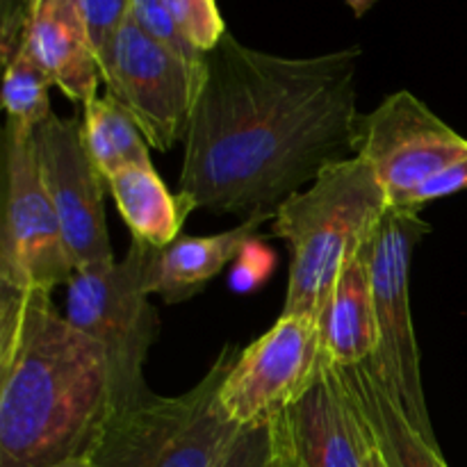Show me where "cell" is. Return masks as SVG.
Instances as JSON below:
<instances>
[{
	"instance_id": "1",
	"label": "cell",
	"mask_w": 467,
	"mask_h": 467,
	"mask_svg": "<svg viewBox=\"0 0 467 467\" xmlns=\"http://www.w3.org/2000/svg\"><path fill=\"white\" fill-rule=\"evenodd\" d=\"M360 46L283 57L226 32L182 140L178 192L217 214L276 213L331 164L354 158Z\"/></svg>"
},
{
	"instance_id": "2",
	"label": "cell",
	"mask_w": 467,
	"mask_h": 467,
	"mask_svg": "<svg viewBox=\"0 0 467 467\" xmlns=\"http://www.w3.org/2000/svg\"><path fill=\"white\" fill-rule=\"evenodd\" d=\"M112 410L108 354L46 292L0 285V467L87 456Z\"/></svg>"
},
{
	"instance_id": "3",
	"label": "cell",
	"mask_w": 467,
	"mask_h": 467,
	"mask_svg": "<svg viewBox=\"0 0 467 467\" xmlns=\"http://www.w3.org/2000/svg\"><path fill=\"white\" fill-rule=\"evenodd\" d=\"M386 208V190L360 158L331 164L278 205L272 235L290 249L281 315L319 317L342 265L363 244Z\"/></svg>"
},
{
	"instance_id": "4",
	"label": "cell",
	"mask_w": 467,
	"mask_h": 467,
	"mask_svg": "<svg viewBox=\"0 0 467 467\" xmlns=\"http://www.w3.org/2000/svg\"><path fill=\"white\" fill-rule=\"evenodd\" d=\"M237 354V347H223L182 395L150 392L135 406L112 410L87 454L94 467H217L242 431L219 400Z\"/></svg>"
},
{
	"instance_id": "5",
	"label": "cell",
	"mask_w": 467,
	"mask_h": 467,
	"mask_svg": "<svg viewBox=\"0 0 467 467\" xmlns=\"http://www.w3.org/2000/svg\"><path fill=\"white\" fill-rule=\"evenodd\" d=\"M155 251L146 242L132 240L123 260L76 272L67 285L64 315L108 354L112 410L135 406L153 392L144 368L160 333L158 313L149 299V269Z\"/></svg>"
},
{
	"instance_id": "6",
	"label": "cell",
	"mask_w": 467,
	"mask_h": 467,
	"mask_svg": "<svg viewBox=\"0 0 467 467\" xmlns=\"http://www.w3.org/2000/svg\"><path fill=\"white\" fill-rule=\"evenodd\" d=\"M431 226L420 213L388 205L365 237L377 322V351L368 365L395 397L409 422L427 441L438 442L429 418L422 381V356L410 315V263Z\"/></svg>"
},
{
	"instance_id": "7",
	"label": "cell",
	"mask_w": 467,
	"mask_h": 467,
	"mask_svg": "<svg viewBox=\"0 0 467 467\" xmlns=\"http://www.w3.org/2000/svg\"><path fill=\"white\" fill-rule=\"evenodd\" d=\"M0 285L46 292L68 285L76 269L35 158V132L5 126Z\"/></svg>"
},
{
	"instance_id": "8",
	"label": "cell",
	"mask_w": 467,
	"mask_h": 467,
	"mask_svg": "<svg viewBox=\"0 0 467 467\" xmlns=\"http://www.w3.org/2000/svg\"><path fill=\"white\" fill-rule=\"evenodd\" d=\"M100 78L150 149L164 153L185 140L205 73L146 35L130 16L100 57Z\"/></svg>"
},
{
	"instance_id": "9",
	"label": "cell",
	"mask_w": 467,
	"mask_h": 467,
	"mask_svg": "<svg viewBox=\"0 0 467 467\" xmlns=\"http://www.w3.org/2000/svg\"><path fill=\"white\" fill-rule=\"evenodd\" d=\"M324 365L317 317L281 315L267 333L237 354L219 400L240 429L269 422L317 381Z\"/></svg>"
},
{
	"instance_id": "10",
	"label": "cell",
	"mask_w": 467,
	"mask_h": 467,
	"mask_svg": "<svg viewBox=\"0 0 467 467\" xmlns=\"http://www.w3.org/2000/svg\"><path fill=\"white\" fill-rule=\"evenodd\" d=\"M372 167L395 205L410 190L467 158V137L456 132L424 100L401 89L372 112L360 114L356 153Z\"/></svg>"
},
{
	"instance_id": "11",
	"label": "cell",
	"mask_w": 467,
	"mask_h": 467,
	"mask_svg": "<svg viewBox=\"0 0 467 467\" xmlns=\"http://www.w3.org/2000/svg\"><path fill=\"white\" fill-rule=\"evenodd\" d=\"M35 158L73 269L89 272L117 263L105 223L108 185L87 155L82 123L50 114L35 130Z\"/></svg>"
},
{
	"instance_id": "12",
	"label": "cell",
	"mask_w": 467,
	"mask_h": 467,
	"mask_svg": "<svg viewBox=\"0 0 467 467\" xmlns=\"http://www.w3.org/2000/svg\"><path fill=\"white\" fill-rule=\"evenodd\" d=\"M290 467H365V438L331 365L278 415Z\"/></svg>"
},
{
	"instance_id": "13",
	"label": "cell",
	"mask_w": 467,
	"mask_h": 467,
	"mask_svg": "<svg viewBox=\"0 0 467 467\" xmlns=\"http://www.w3.org/2000/svg\"><path fill=\"white\" fill-rule=\"evenodd\" d=\"M23 46L68 100L85 108L99 96V55L80 0H32Z\"/></svg>"
},
{
	"instance_id": "14",
	"label": "cell",
	"mask_w": 467,
	"mask_h": 467,
	"mask_svg": "<svg viewBox=\"0 0 467 467\" xmlns=\"http://www.w3.org/2000/svg\"><path fill=\"white\" fill-rule=\"evenodd\" d=\"M331 368L365 438L388 467H450L442 459L438 442L427 441L409 422L395 397L368 363L356 368Z\"/></svg>"
},
{
	"instance_id": "15",
	"label": "cell",
	"mask_w": 467,
	"mask_h": 467,
	"mask_svg": "<svg viewBox=\"0 0 467 467\" xmlns=\"http://www.w3.org/2000/svg\"><path fill=\"white\" fill-rule=\"evenodd\" d=\"M272 219L274 213L251 214L228 231L214 235H181L169 246L158 249L149 269V295H158L167 306L201 295Z\"/></svg>"
},
{
	"instance_id": "16",
	"label": "cell",
	"mask_w": 467,
	"mask_h": 467,
	"mask_svg": "<svg viewBox=\"0 0 467 467\" xmlns=\"http://www.w3.org/2000/svg\"><path fill=\"white\" fill-rule=\"evenodd\" d=\"M363 246L365 240L342 265L317 317L322 356L336 368L363 365L377 351L374 296Z\"/></svg>"
},
{
	"instance_id": "17",
	"label": "cell",
	"mask_w": 467,
	"mask_h": 467,
	"mask_svg": "<svg viewBox=\"0 0 467 467\" xmlns=\"http://www.w3.org/2000/svg\"><path fill=\"white\" fill-rule=\"evenodd\" d=\"M132 240L164 249L181 237L196 205L181 192H169L153 164H132L105 181Z\"/></svg>"
},
{
	"instance_id": "18",
	"label": "cell",
	"mask_w": 467,
	"mask_h": 467,
	"mask_svg": "<svg viewBox=\"0 0 467 467\" xmlns=\"http://www.w3.org/2000/svg\"><path fill=\"white\" fill-rule=\"evenodd\" d=\"M82 141L96 171L108 181L132 164L150 162V146L121 103L112 96H96L82 108Z\"/></svg>"
},
{
	"instance_id": "19",
	"label": "cell",
	"mask_w": 467,
	"mask_h": 467,
	"mask_svg": "<svg viewBox=\"0 0 467 467\" xmlns=\"http://www.w3.org/2000/svg\"><path fill=\"white\" fill-rule=\"evenodd\" d=\"M3 108L7 123L35 132L36 126L53 114L48 99L53 82L48 73L39 67L26 46L3 64Z\"/></svg>"
},
{
	"instance_id": "20",
	"label": "cell",
	"mask_w": 467,
	"mask_h": 467,
	"mask_svg": "<svg viewBox=\"0 0 467 467\" xmlns=\"http://www.w3.org/2000/svg\"><path fill=\"white\" fill-rule=\"evenodd\" d=\"M217 467H287L278 418L242 429Z\"/></svg>"
},
{
	"instance_id": "21",
	"label": "cell",
	"mask_w": 467,
	"mask_h": 467,
	"mask_svg": "<svg viewBox=\"0 0 467 467\" xmlns=\"http://www.w3.org/2000/svg\"><path fill=\"white\" fill-rule=\"evenodd\" d=\"M130 18L146 32L167 46L169 50L185 59L194 71L205 73V53H201L194 44L178 27L176 18L167 9L164 0H130Z\"/></svg>"
},
{
	"instance_id": "22",
	"label": "cell",
	"mask_w": 467,
	"mask_h": 467,
	"mask_svg": "<svg viewBox=\"0 0 467 467\" xmlns=\"http://www.w3.org/2000/svg\"><path fill=\"white\" fill-rule=\"evenodd\" d=\"M164 5L201 53L208 55L226 36L228 30L217 0H164Z\"/></svg>"
},
{
	"instance_id": "23",
	"label": "cell",
	"mask_w": 467,
	"mask_h": 467,
	"mask_svg": "<svg viewBox=\"0 0 467 467\" xmlns=\"http://www.w3.org/2000/svg\"><path fill=\"white\" fill-rule=\"evenodd\" d=\"M80 5L100 64L109 41L114 39L123 21L130 16V0H80Z\"/></svg>"
},
{
	"instance_id": "24",
	"label": "cell",
	"mask_w": 467,
	"mask_h": 467,
	"mask_svg": "<svg viewBox=\"0 0 467 467\" xmlns=\"http://www.w3.org/2000/svg\"><path fill=\"white\" fill-rule=\"evenodd\" d=\"M463 190H467V158L450 164L445 171L436 173V176L429 178L427 182H422L420 187L410 190L409 194H406L404 199L397 201L392 208H406L415 210V213H422L424 205L433 203V201L438 199L454 196Z\"/></svg>"
},
{
	"instance_id": "25",
	"label": "cell",
	"mask_w": 467,
	"mask_h": 467,
	"mask_svg": "<svg viewBox=\"0 0 467 467\" xmlns=\"http://www.w3.org/2000/svg\"><path fill=\"white\" fill-rule=\"evenodd\" d=\"M360 431H363V429H360ZM363 438H365V433H363ZM365 467H388L386 461L381 459V454L374 450V445L368 441V438H365Z\"/></svg>"
},
{
	"instance_id": "26",
	"label": "cell",
	"mask_w": 467,
	"mask_h": 467,
	"mask_svg": "<svg viewBox=\"0 0 467 467\" xmlns=\"http://www.w3.org/2000/svg\"><path fill=\"white\" fill-rule=\"evenodd\" d=\"M345 3L349 5L351 12H354L356 16H365V14L374 7V3H377V0H345Z\"/></svg>"
},
{
	"instance_id": "27",
	"label": "cell",
	"mask_w": 467,
	"mask_h": 467,
	"mask_svg": "<svg viewBox=\"0 0 467 467\" xmlns=\"http://www.w3.org/2000/svg\"><path fill=\"white\" fill-rule=\"evenodd\" d=\"M53 467H94V463L89 461V456H78V459L64 461V463L53 465Z\"/></svg>"
},
{
	"instance_id": "28",
	"label": "cell",
	"mask_w": 467,
	"mask_h": 467,
	"mask_svg": "<svg viewBox=\"0 0 467 467\" xmlns=\"http://www.w3.org/2000/svg\"><path fill=\"white\" fill-rule=\"evenodd\" d=\"M287 467H290V465H287Z\"/></svg>"
}]
</instances>
